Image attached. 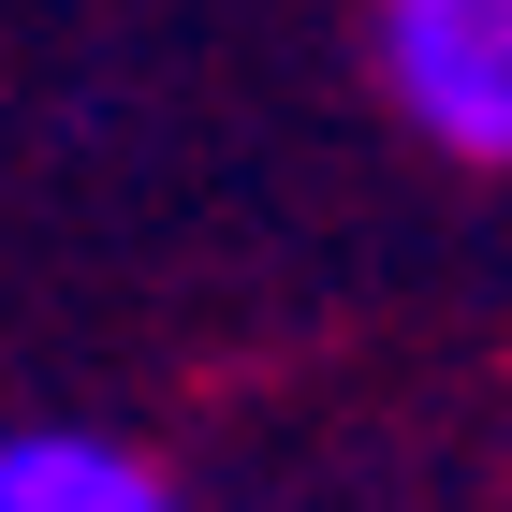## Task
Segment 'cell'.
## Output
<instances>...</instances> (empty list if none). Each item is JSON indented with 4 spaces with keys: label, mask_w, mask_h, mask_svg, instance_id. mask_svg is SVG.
<instances>
[{
    "label": "cell",
    "mask_w": 512,
    "mask_h": 512,
    "mask_svg": "<svg viewBox=\"0 0 512 512\" xmlns=\"http://www.w3.org/2000/svg\"><path fill=\"white\" fill-rule=\"evenodd\" d=\"M366 44H381L395 118L425 132L439 161L512 176V0H381Z\"/></svg>",
    "instance_id": "1"
},
{
    "label": "cell",
    "mask_w": 512,
    "mask_h": 512,
    "mask_svg": "<svg viewBox=\"0 0 512 512\" xmlns=\"http://www.w3.org/2000/svg\"><path fill=\"white\" fill-rule=\"evenodd\" d=\"M0 512H191L118 425H0Z\"/></svg>",
    "instance_id": "2"
}]
</instances>
